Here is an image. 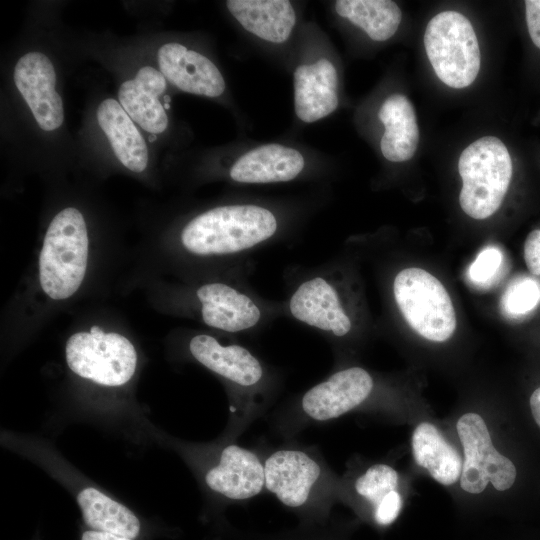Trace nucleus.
I'll return each instance as SVG.
<instances>
[{
  "instance_id": "f257e3e1",
  "label": "nucleus",
  "mask_w": 540,
  "mask_h": 540,
  "mask_svg": "<svg viewBox=\"0 0 540 540\" xmlns=\"http://www.w3.org/2000/svg\"><path fill=\"white\" fill-rule=\"evenodd\" d=\"M263 466L265 489L297 514L302 525L327 524L336 486L321 457L287 447L270 453Z\"/></svg>"
},
{
  "instance_id": "f03ea898",
  "label": "nucleus",
  "mask_w": 540,
  "mask_h": 540,
  "mask_svg": "<svg viewBox=\"0 0 540 540\" xmlns=\"http://www.w3.org/2000/svg\"><path fill=\"white\" fill-rule=\"evenodd\" d=\"M277 230V218L267 208L224 205L188 222L181 232V242L196 255H230L252 250L270 240Z\"/></svg>"
},
{
  "instance_id": "7ed1b4c3",
  "label": "nucleus",
  "mask_w": 540,
  "mask_h": 540,
  "mask_svg": "<svg viewBox=\"0 0 540 540\" xmlns=\"http://www.w3.org/2000/svg\"><path fill=\"white\" fill-rule=\"evenodd\" d=\"M189 351L196 361L231 386L233 431L235 435L243 431L261 413L267 400L269 376L262 362L246 347L223 345L207 334L194 336Z\"/></svg>"
},
{
  "instance_id": "20e7f679",
  "label": "nucleus",
  "mask_w": 540,
  "mask_h": 540,
  "mask_svg": "<svg viewBox=\"0 0 540 540\" xmlns=\"http://www.w3.org/2000/svg\"><path fill=\"white\" fill-rule=\"evenodd\" d=\"M88 234L83 215L76 208L60 211L50 222L39 257L40 284L54 300L72 296L87 267Z\"/></svg>"
},
{
  "instance_id": "39448f33",
  "label": "nucleus",
  "mask_w": 540,
  "mask_h": 540,
  "mask_svg": "<svg viewBox=\"0 0 540 540\" xmlns=\"http://www.w3.org/2000/svg\"><path fill=\"white\" fill-rule=\"evenodd\" d=\"M462 179L459 203L471 218L483 220L501 206L509 189L513 165L504 143L485 136L465 148L458 160Z\"/></svg>"
},
{
  "instance_id": "423d86ee",
  "label": "nucleus",
  "mask_w": 540,
  "mask_h": 540,
  "mask_svg": "<svg viewBox=\"0 0 540 540\" xmlns=\"http://www.w3.org/2000/svg\"><path fill=\"white\" fill-rule=\"evenodd\" d=\"M424 47L437 77L447 86L461 89L476 79L480 48L470 21L456 11H443L427 24Z\"/></svg>"
},
{
  "instance_id": "0eeeda50",
  "label": "nucleus",
  "mask_w": 540,
  "mask_h": 540,
  "mask_svg": "<svg viewBox=\"0 0 540 540\" xmlns=\"http://www.w3.org/2000/svg\"><path fill=\"white\" fill-rule=\"evenodd\" d=\"M395 302L409 326L433 342H444L457 321L452 300L443 284L421 268L401 270L393 281Z\"/></svg>"
},
{
  "instance_id": "6e6552de",
  "label": "nucleus",
  "mask_w": 540,
  "mask_h": 540,
  "mask_svg": "<svg viewBox=\"0 0 540 540\" xmlns=\"http://www.w3.org/2000/svg\"><path fill=\"white\" fill-rule=\"evenodd\" d=\"M66 362L77 376L106 387L128 383L137 367L133 344L118 333H105L99 326L73 334L66 343Z\"/></svg>"
},
{
  "instance_id": "1a4fd4ad",
  "label": "nucleus",
  "mask_w": 540,
  "mask_h": 540,
  "mask_svg": "<svg viewBox=\"0 0 540 540\" xmlns=\"http://www.w3.org/2000/svg\"><path fill=\"white\" fill-rule=\"evenodd\" d=\"M464 449L461 488L471 494L484 491L491 483L497 491L511 489L518 477L514 462L495 449L483 418L465 413L456 425Z\"/></svg>"
},
{
  "instance_id": "9d476101",
  "label": "nucleus",
  "mask_w": 540,
  "mask_h": 540,
  "mask_svg": "<svg viewBox=\"0 0 540 540\" xmlns=\"http://www.w3.org/2000/svg\"><path fill=\"white\" fill-rule=\"evenodd\" d=\"M205 486L229 502H244L265 489L263 461L253 451L231 441L199 454Z\"/></svg>"
},
{
  "instance_id": "9b49d317",
  "label": "nucleus",
  "mask_w": 540,
  "mask_h": 540,
  "mask_svg": "<svg viewBox=\"0 0 540 540\" xmlns=\"http://www.w3.org/2000/svg\"><path fill=\"white\" fill-rule=\"evenodd\" d=\"M288 311L298 322L335 338L345 337L353 328L341 289L327 271L296 286L288 300Z\"/></svg>"
},
{
  "instance_id": "f8f14e48",
  "label": "nucleus",
  "mask_w": 540,
  "mask_h": 540,
  "mask_svg": "<svg viewBox=\"0 0 540 540\" xmlns=\"http://www.w3.org/2000/svg\"><path fill=\"white\" fill-rule=\"evenodd\" d=\"M374 389V380L361 367L338 370L308 389L299 401L303 418L328 422L362 405Z\"/></svg>"
},
{
  "instance_id": "ddd939ff",
  "label": "nucleus",
  "mask_w": 540,
  "mask_h": 540,
  "mask_svg": "<svg viewBox=\"0 0 540 540\" xmlns=\"http://www.w3.org/2000/svg\"><path fill=\"white\" fill-rule=\"evenodd\" d=\"M14 83L41 129L53 131L64 120L56 73L50 59L40 52L23 55L15 65Z\"/></svg>"
},
{
  "instance_id": "4468645a",
  "label": "nucleus",
  "mask_w": 540,
  "mask_h": 540,
  "mask_svg": "<svg viewBox=\"0 0 540 540\" xmlns=\"http://www.w3.org/2000/svg\"><path fill=\"white\" fill-rule=\"evenodd\" d=\"M196 296L201 304V317L212 328L229 333L247 332L263 320L259 302L245 290L214 282L200 286Z\"/></svg>"
},
{
  "instance_id": "2eb2a0df",
  "label": "nucleus",
  "mask_w": 540,
  "mask_h": 540,
  "mask_svg": "<svg viewBox=\"0 0 540 540\" xmlns=\"http://www.w3.org/2000/svg\"><path fill=\"white\" fill-rule=\"evenodd\" d=\"M161 73L184 92L219 97L225 81L215 64L204 55L179 43H167L158 50Z\"/></svg>"
},
{
  "instance_id": "dca6fc26",
  "label": "nucleus",
  "mask_w": 540,
  "mask_h": 540,
  "mask_svg": "<svg viewBox=\"0 0 540 540\" xmlns=\"http://www.w3.org/2000/svg\"><path fill=\"white\" fill-rule=\"evenodd\" d=\"M293 77L295 112L300 120L312 123L335 111L338 74L329 60L300 65Z\"/></svg>"
},
{
  "instance_id": "f3484780",
  "label": "nucleus",
  "mask_w": 540,
  "mask_h": 540,
  "mask_svg": "<svg viewBox=\"0 0 540 540\" xmlns=\"http://www.w3.org/2000/svg\"><path fill=\"white\" fill-rule=\"evenodd\" d=\"M165 89L166 80L161 71L145 66L138 70L134 79L121 84L118 102L134 122L156 135L168 126V117L159 101Z\"/></svg>"
},
{
  "instance_id": "a211bd4d",
  "label": "nucleus",
  "mask_w": 540,
  "mask_h": 540,
  "mask_svg": "<svg viewBox=\"0 0 540 540\" xmlns=\"http://www.w3.org/2000/svg\"><path fill=\"white\" fill-rule=\"evenodd\" d=\"M86 528L132 540H144L142 520L126 505L93 486H83L76 495Z\"/></svg>"
},
{
  "instance_id": "6ab92c4d",
  "label": "nucleus",
  "mask_w": 540,
  "mask_h": 540,
  "mask_svg": "<svg viewBox=\"0 0 540 540\" xmlns=\"http://www.w3.org/2000/svg\"><path fill=\"white\" fill-rule=\"evenodd\" d=\"M304 158L294 148L267 144L250 150L232 166L230 177L240 183H275L296 178L304 168Z\"/></svg>"
},
{
  "instance_id": "aec40b11",
  "label": "nucleus",
  "mask_w": 540,
  "mask_h": 540,
  "mask_svg": "<svg viewBox=\"0 0 540 540\" xmlns=\"http://www.w3.org/2000/svg\"><path fill=\"white\" fill-rule=\"evenodd\" d=\"M226 6L245 30L272 43L285 42L296 22L287 0H229Z\"/></svg>"
},
{
  "instance_id": "412c9836",
  "label": "nucleus",
  "mask_w": 540,
  "mask_h": 540,
  "mask_svg": "<svg viewBox=\"0 0 540 540\" xmlns=\"http://www.w3.org/2000/svg\"><path fill=\"white\" fill-rule=\"evenodd\" d=\"M96 115L119 161L131 171H144L148 163L147 145L120 103L111 98L105 99L100 103Z\"/></svg>"
},
{
  "instance_id": "4be33fe9",
  "label": "nucleus",
  "mask_w": 540,
  "mask_h": 540,
  "mask_svg": "<svg viewBox=\"0 0 540 540\" xmlns=\"http://www.w3.org/2000/svg\"><path fill=\"white\" fill-rule=\"evenodd\" d=\"M378 117L385 131L380 141L383 156L391 162L411 159L419 142L414 107L403 94H392L382 104Z\"/></svg>"
},
{
  "instance_id": "5701e85b",
  "label": "nucleus",
  "mask_w": 540,
  "mask_h": 540,
  "mask_svg": "<svg viewBox=\"0 0 540 540\" xmlns=\"http://www.w3.org/2000/svg\"><path fill=\"white\" fill-rule=\"evenodd\" d=\"M411 445L415 462L440 484L452 485L461 476L459 453L433 424L420 423L413 431Z\"/></svg>"
},
{
  "instance_id": "b1692460",
  "label": "nucleus",
  "mask_w": 540,
  "mask_h": 540,
  "mask_svg": "<svg viewBox=\"0 0 540 540\" xmlns=\"http://www.w3.org/2000/svg\"><path fill=\"white\" fill-rule=\"evenodd\" d=\"M337 14L361 28L374 41L391 38L401 22L399 6L390 0H338Z\"/></svg>"
},
{
  "instance_id": "393cba45",
  "label": "nucleus",
  "mask_w": 540,
  "mask_h": 540,
  "mask_svg": "<svg viewBox=\"0 0 540 540\" xmlns=\"http://www.w3.org/2000/svg\"><path fill=\"white\" fill-rule=\"evenodd\" d=\"M398 486V474L391 466L378 463L370 466L354 482L356 494L369 503L373 511Z\"/></svg>"
},
{
  "instance_id": "a878e982",
  "label": "nucleus",
  "mask_w": 540,
  "mask_h": 540,
  "mask_svg": "<svg viewBox=\"0 0 540 540\" xmlns=\"http://www.w3.org/2000/svg\"><path fill=\"white\" fill-rule=\"evenodd\" d=\"M504 312L513 317L525 316L540 303V284L530 277H520L509 284L502 296Z\"/></svg>"
},
{
  "instance_id": "bb28decb",
  "label": "nucleus",
  "mask_w": 540,
  "mask_h": 540,
  "mask_svg": "<svg viewBox=\"0 0 540 540\" xmlns=\"http://www.w3.org/2000/svg\"><path fill=\"white\" fill-rule=\"evenodd\" d=\"M501 251L489 246L484 248L475 258L469 268L470 279L477 284H486L491 281L502 265Z\"/></svg>"
},
{
  "instance_id": "cd10ccee",
  "label": "nucleus",
  "mask_w": 540,
  "mask_h": 540,
  "mask_svg": "<svg viewBox=\"0 0 540 540\" xmlns=\"http://www.w3.org/2000/svg\"><path fill=\"white\" fill-rule=\"evenodd\" d=\"M253 540V539H252ZM255 540H336L324 525H302L296 530Z\"/></svg>"
},
{
  "instance_id": "c85d7f7f",
  "label": "nucleus",
  "mask_w": 540,
  "mask_h": 540,
  "mask_svg": "<svg viewBox=\"0 0 540 540\" xmlns=\"http://www.w3.org/2000/svg\"><path fill=\"white\" fill-rule=\"evenodd\" d=\"M402 507V499L397 490L390 492L373 511V519L380 526L393 523Z\"/></svg>"
},
{
  "instance_id": "c756f323",
  "label": "nucleus",
  "mask_w": 540,
  "mask_h": 540,
  "mask_svg": "<svg viewBox=\"0 0 540 540\" xmlns=\"http://www.w3.org/2000/svg\"><path fill=\"white\" fill-rule=\"evenodd\" d=\"M524 261L531 275L540 277V228L532 230L524 242Z\"/></svg>"
},
{
  "instance_id": "7c9ffc66",
  "label": "nucleus",
  "mask_w": 540,
  "mask_h": 540,
  "mask_svg": "<svg viewBox=\"0 0 540 540\" xmlns=\"http://www.w3.org/2000/svg\"><path fill=\"white\" fill-rule=\"evenodd\" d=\"M525 15L530 38L540 49V0L525 1Z\"/></svg>"
},
{
  "instance_id": "2f4dec72",
  "label": "nucleus",
  "mask_w": 540,
  "mask_h": 540,
  "mask_svg": "<svg viewBox=\"0 0 540 540\" xmlns=\"http://www.w3.org/2000/svg\"><path fill=\"white\" fill-rule=\"evenodd\" d=\"M530 415L540 431V384L535 386L528 398Z\"/></svg>"
},
{
  "instance_id": "473e14b6",
  "label": "nucleus",
  "mask_w": 540,
  "mask_h": 540,
  "mask_svg": "<svg viewBox=\"0 0 540 540\" xmlns=\"http://www.w3.org/2000/svg\"><path fill=\"white\" fill-rule=\"evenodd\" d=\"M80 540H132V539L86 528L82 531Z\"/></svg>"
}]
</instances>
